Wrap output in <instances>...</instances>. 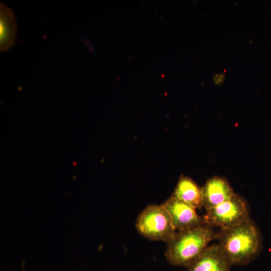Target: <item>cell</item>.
Returning <instances> with one entry per match:
<instances>
[{
  "label": "cell",
  "instance_id": "obj_1",
  "mask_svg": "<svg viewBox=\"0 0 271 271\" xmlns=\"http://www.w3.org/2000/svg\"><path fill=\"white\" fill-rule=\"evenodd\" d=\"M216 239L231 265H245L259 253L262 246L258 228L250 219L236 226L220 229Z\"/></svg>",
  "mask_w": 271,
  "mask_h": 271
},
{
  "label": "cell",
  "instance_id": "obj_2",
  "mask_svg": "<svg viewBox=\"0 0 271 271\" xmlns=\"http://www.w3.org/2000/svg\"><path fill=\"white\" fill-rule=\"evenodd\" d=\"M217 234L206 224L176 231L167 243L165 253L167 261L173 265L188 267L216 239Z\"/></svg>",
  "mask_w": 271,
  "mask_h": 271
},
{
  "label": "cell",
  "instance_id": "obj_3",
  "mask_svg": "<svg viewBox=\"0 0 271 271\" xmlns=\"http://www.w3.org/2000/svg\"><path fill=\"white\" fill-rule=\"evenodd\" d=\"M136 226L144 237L167 243L176 232L170 215L163 204L151 205L146 207L138 216Z\"/></svg>",
  "mask_w": 271,
  "mask_h": 271
},
{
  "label": "cell",
  "instance_id": "obj_4",
  "mask_svg": "<svg viewBox=\"0 0 271 271\" xmlns=\"http://www.w3.org/2000/svg\"><path fill=\"white\" fill-rule=\"evenodd\" d=\"M203 217L205 224L220 229L236 226L250 219L245 200L236 193L225 202L206 210Z\"/></svg>",
  "mask_w": 271,
  "mask_h": 271
},
{
  "label": "cell",
  "instance_id": "obj_5",
  "mask_svg": "<svg viewBox=\"0 0 271 271\" xmlns=\"http://www.w3.org/2000/svg\"><path fill=\"white\" fill-rule=\"evenodd\" d=\"M163 204L169 212L176 231L205 224L203 217L197 214L195 208L177 199L173 195Z\"/></svg>",
  "mask_w": 271,
  "mask_h": 271
},
{
  "label": "cell",
  "instance_id": "obj_6",
  "mask_svg": "<svg viewBox=\"0 0 271 271\" xmlns=\"http://www.w3.org/2000/svg\"><path fill=\"white\" fill-rule=\"evenodd\" d=\"M201 192L205 210L225 202L235 194L227 180L218 176L209 179L201 188Z\"/></svg>",
  "mask_w": 271,
  "mask_h": 271
},
{
  "label": "cell",
  "instance_id": "obj_7",
  "mask_svg": "<svg viewBox=\"0 0 271 271\" xmlns=\"http://www.w3.org/2000/svg\"><path fill=\"white\" fill-rule=\"evenodd\" d=\"M231 264L218 244L208 245L188 267V271H230Z\"/></svg>",
  "mask_w": 271,
  "mask_h": 271
},
{
  "label": "cell",
  "instance_id": "obj_8",
  "mask_svg": "<svg viewBox=\"0 0 271 271\" xmlns=\"http://www.w3.org/2000/svg\"><path fill=\"white\" fill-rule=\"evenodd\" d=\"M18 25L13 11L4 4H0V50L5 52L16 42Z\"/></svg>",
  "mask_w": 271,
  "mask_h": 271
},
{
  "label": "cell",
  "instance_id": "obj_9",
  "mask_svg": "<svg viewBox=\"0 0 271 271\" xmlns=\"http://www.w3.org/2000/svg\"><path fill=\"white\" fill-rule=\"evenodd\" d=\"M173 195L195 209L202 207L201 188L189 177L180 178Z\"/></svg>",
  "mask_w": 271,
  "mask_h": 271
},
{
  "label": "cell",
  "instance_id": "obj_10",
  "mask_svg": "<svg viewBox=\"0 0 271 271\" xmlns=\"http://www.w3.org/2000/svg\"><path fill=\"white\" fill-rule=\"evenodd\" d=\"M215 84L216 85L221 84L225 80V76L222 74H215L213 78Z\"/></svg>",
  "mask_w": 271,
  "mask_h": 271
},
{
  "label": "cell",
  "instance_id": "obj_11",
  "mask_svg": "<svg viewBox=\"0 0 271 271\" xmlns=\"http://www.w3.org/2000/svg\"><path fill=\"white\" fill-rule=\"evenodd\" d=\"M73 165L75 166L76 164V162H73Z\"/></svg>",
  "mask_w": 271,
  "mask_h": 271
}]
</instances>
